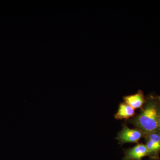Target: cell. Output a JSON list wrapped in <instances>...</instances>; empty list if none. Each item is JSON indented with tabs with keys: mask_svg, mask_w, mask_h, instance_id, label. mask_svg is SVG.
Returning <instances> with one entry per match:
<instances>
[{
	"mask_svg": "<svg viewBox=\"0 0 160 160\" xmlns=\"http://www.w3.org/2000/svg\"><path fill=\"white\" fill-rule=\"evenodd\" d=\"M140 113L128 120L135 128L145 133L158 130V121L160 111V102L158 98L150 96L141 109Z\"/></svg>",
	"mask_w": 160,
	"mask_h": 160,
	"instance_id": "cell-1",
	"label": "cell"
},
{
	"mask_svg": "<svg viewBox=\"0 0 160 160\" xmlns=\"http://www.w3.org/2000/svg\"><path fill=\"white\" fill-rule=\"evenodd\" d=\"M145 133L138 129H131L126 125H123L122 129L118 132L116 139L121 145L126 143H137L144 137Z\"/></svg>",
	"mask_w": 160,
	"mask_h": 160,
	"instance_id": "cell-2",
	"label": "cell"
},
{
	"mask_svg": "<svg viewBox=\"0 0 160 160\" xmlns=\"http://www.w3.org/2000/svg\"><path fill=\"white\" fill-rule=\"evenodd\" d=\"M145 145L149 158H158L160 153V132L157 130L145 133Z\"/></svg>",
	"mask_w": 160,
	"mask_h": 160,
	"instance_id": "cell-3",
	"label": "cell"
},
{
	"mask_svg": "<svg viewBox=\"0 0 160 160\" xmlns=\"http://www.w3.org/2000/svg\"><path fill=\"white\" fill-rule=\"evenodd\" d=\"M148 156L145 144L138 143L133 147L124 150V156L122 160H142L143 158Z\"/></svg>",
	"mask_w": 160,
	"mask_h": 160,
	"instance_id": "cell-4",
	"label": "cell"
},
{
	"mask_svg": "<svg viewBox=\"0 0 160 160\" xmlns=\"http://www.w3.org/2000/svg\"><path fill=\"white\" fill-rule=\"evenodd\" d=\"M124 100V102L134 109H142L146 102V98L142 91H139L136 94L125 97Z\"/></svg>",
	"mask_w": 160,
	"mask_h": 160,
	"instance_id": "cell-5",
	"label": "cell"
},
{
	"mask_svg": "<svg viewBox=\"0 0 160 160\" xmlns=\"http://www.w3.org/2000/svg\"><path fill=\"white\" fill-rule=\"evenodd\" d=\"M135 109L125 102L120 103L114 117L117 120H129L134 117Z\"/></svg>",
	"mask_w": 160,
	"mask_h": 160,
	"instance_id": "cell-6",
	"label": "cell"
},
{
	"mask_svg": "<svg viewBox=\"0 0 160 160\" xmlns=\"http://www.w3.org/2000/svg\"><path fill=\"white\" fill-rule=\"evenodd\" d=\"M158 130L160 132V111L159 114L158 121Z\"/></svg>",
	"mask_w": 160,
	"mask_h": 160,
	"instance_id": "cell-7",
	"label": "cell"
},
{
	"mask_svg": "<svg viewBox=\"0 0 160 160\" xmlns=\"http://www.w3.org/2000/svg\"><path fill=\"white\" fill-rule=\"evenodd\" d=\"M149 160H160V158H149Z\"/></svg>",
	"mask_w": 160,
	"mask_h": 160,
	"instance_id": "cell-8",
	"label": "cell"
},
{
	"mask_svg": "<svg viewBox=\"0 0 160 160\" xmlns=\"http://www.w3.org/2000/svg\"><path fill=\"white\" fill-rule=\"evenodd\" d=\"M158 99H159V100L160 102V96L158 98Z\"/></svg>",
	"mask_w": 160,
	"mask_h": 160,
	"instance_id": "cell-9",
	"label": "cell"
}]
</instances>
